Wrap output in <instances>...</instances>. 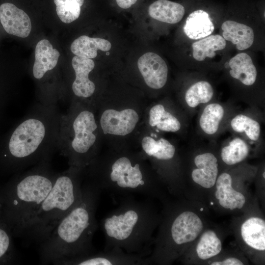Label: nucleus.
<instances>
[{
    "instance_id": "obj_1",
    "label": "nucleus",
    "mask_w": 265,
    "mask_h": 265,
    "mask_svg": "<svg viewBox=\"0 0 265 265\" xmlns=\"http://www.w3.org/2000/svg\"><path fill=\"white\" fill-rule=\"evenodd\" d=\"M61 115L56 106L35 105L0 136V175H14L50 161L57 149Z\"/></svg>"
},
{
    "instance_id": "obj_2",
    "label": "nucleus",
    "mask_w": 265,
    "mask_h": 265,
    "mask_svg": "<svg viewBox=\"0 0 265 265\" xmlns=\"http://www.w3.org/2000/svg\"><path fill=\"white\" fill-rule=\"evenodd\" d=\"M101 193L96 186L84 178L80 201L40 243L42 264L96 252L92 240L98 227L95 215Z\"/></svg>"
},
{
    "instance_id": "obj_3",
    "label": "nucleus",
    "mask_w": 265,
    "mask_h": 265,
    "mask_svg": "<svg viewBox=\"0 0 265 265\" xmlns=\"http://www.w3.org/2000/svg\"><path fill=\"white\" fill-rule=\"evenodd\" d=\"M50 161L17 173L0 187L1 219L13 236L23 237L39 206L52 188L57 175Z\"/></svg>"
},
{
    "instance_id": "obj_4",
    "label": "nucleus",
    "mask_w": 265,
    "mask_h": 265,
    "mask_svg": "<svg viewBox=\"0 0 265 265\" xmlns=\"http://www.w3.org/2000/svg\"><path fill=\"white\" fill-rule=\"evenodd\" d=\"M146 160L141 154L111 152L98 156L85 168V178L101 191L112 194L157 196V180Z\"/></svg>"
},
{
    "instance_id": "obj_5",
    "label": "nucleus",
    "mask_w": 265,
    "mask_h": 265,
    "mask_svg": "<svg viewBox=\"0 0 265 265\" xmlns=\"http://www.w3.org/2000/svg\"><path fill=\"white\" fill-rule=\"evenodd\" d=\"M158 218L148 199L121 196L118 206L101 220L106 251L113 247L143 257L149 255Z\"/></svg>"
},
{
    "instance_id": "obj_6",
    "label": "nucleus",
    "mask_w": 265,
    "mask_h": 265,
    "mask_svg": "<svg viewBox=\"0 0 265 265\" xmlns=\"http://www.w3.org/2000/svg\"><path fill=\"white\" fill-rule=\"evenodd\" d=\"M85 169L69 166L57 173L55 183L39 206L23 237L40 243L60 220L80 201Z\"/></svg>"
},
{
    "instance_id": "obj_7",
    "label": "nucleus",
    "mask_w": 265,
    "mask_h": 265,
    "mask_svg": "<svg viewBox=\"0 0 265 265\" xmlns=\"http://www.w3.org/2000/svg\"><path fill=\"white\" fill-rule=\"evenodd\" d=\"M94 107L73 102L61 115L57 149L69 166L85 169L98 156V123Z\"/></svg>"
},
{
    "instance_id": "obj_8",
    "label": "nucleus",
    "mask_w": 265,
    "mask_h": 265,
    "mask_svg": "<svg viewBox=\"0 0 265 265\" xmlns=\"http://www.w3.org/2000/svg\"><path fill=\"white\" fill-rule=\"evenodd\" d=\"M53 265H145L150 264L148 258L126 252L113 247L106 251L65 258L55 261Z\"/></svg>"
},
{
    "instance_id": "obj_9",
    "label": "nucleus",
    "mask_w": 265,
    "mask_h": 265,
    "mask_svg": "<svg viewBox=\"0 0 265 265\" xmlns=\"http://www.w3.org/2000/svg\"><path fill=\"white\" fill-rule=\"evenodd\" d=\"M139 119L138 112L133 108H108L102 111L99 122L105 134L125 136L135 130Z\"/></svg>"
},
{
    "instance_id": "obj_10",
    "label": "nucleus",
    "mask_w": 265,
    "mask_h": 265,
    "mask_svg": "<svg viewBox=\"0 0 265 265\" xmlns=\"http://www.w3.org/2000/svg\"><path fill=\"white\" fill-rule=\"evenodd\" d=\"M72 66L75 74L71 86L73 93L79 99L78 102L93 106L90 99L95 93L96 86L89 79V74L94 68V62L92 59L76 55L72 60Z\"/></svg>"
},
{
    "instance_id": "obj_11",
    "label": "nucleus",
    "mask_w": 265,
    "mask_h": 265,
    "mask_svg": "<svg viewBox=\"0 0 265 265\" xmlns=\"http://www.w3.org/2000/svg\"><path fill=\"white\" fill-rule=\"evenodd\" d=\"M137 64L148 87L159 89L165 85L168 78V67L159 55L154 53H146L139 58Z\"/></svg>"
},
{
    "instance_id": "obj_12",
    "label": "nucleus",
    "mask_w": 265,
    "mask_h": 265,
    "mask_svg": "<svg viewBox=\"0 0 265 265\" xmlns=\"http://www.w3.org/2000/svg\"><path fill=\"white\" fill-rule=\"evenodd\" d=\"M0 24L6 33L19 37H27L31 30L27 14L10 2L0 5Z\"/></svg>"
},
{
    "instance_id": "obj_13",
    "label": "nucleus",
    "mask_w": 265,
    "mask_h": 265,
    "mask_svg": "<svg viewBox=\"0 0 265 265\" xmlns=\"http://www.w3.org/2000/svg\"><path fill=\"white\" fill-rule=\"evenodd\" d=\"M194 163L196 168L191 172L193 181L204 188L212 187L218 173L216 157L210 152L201 153L195 156Z\"/></svg>"
},
{
    "instance_id": "obj_14",
    "label": "nucleus",
    "mask_w": 265,
    "mask_h": 265,
    "mask_svg": "<svg viewBox=\"0 0 265 265\" xmlns=\"http://www.w3.org/2000/svg\"><path fill=\"white\" fill-rule=\"evenodd\" d=\"M59 52L53 48L47 39L39 41L35 47V61L32 68L33 77L41 80L46 73L52 70L57 65Z\"/></svg>"
},
{
    "instance_id": "obj_15",
    "label": "nucleus",
    "mask_w": 265,
    "mask_h": 265,
    "mask_svg": "<svg viewBox=\"0 0 265 265\" xmlns=\"http://www.w3.org/2000/svg\"><path fill=\"white\" fill-rule=\"evenodd\" d=\"M141 144L143 157L146 159H151L154 164L170 161L175 157V146L164 138L157 140L152 136H145L142 139Z\"/></svg>"
},
{
    "instance_id": "obj_16",
    "label": "nucleus",
    "mask_w": 265,
    "mask_h": 265,
    "mask_svg": "<svg viewBox=\"0 0 265 265\" xmlns=\"http://www.w3.org/2000/svg\"><path fill=\"white\" fill-rule=\"evenodd\" d=\"M221 28L223 37L236 46L238 50L250 48L254 40L253 29L250 26L237 22L228 20L224 22Z\"/></svg>"
},
{
    "instance_id": "obj_17",
    "label": "nucleus",
    "mask_w": 265,
    "mask_h": 265,
    "mask_svg": "<svg viewBox=\"0 0 265 265\" xmlns=\"http://www.w3.org/2000/svg\"><path fill=\"white\" fill-rule=\"evenodd\" d=\"M214 26L209 14L199 9L194 11L187 17L184 26V31L190 39L197 40L210 35Z\"/></svg>"
},
{
    "instance_id": "obj_18",
    "label": "nucleus",
    "mask_w": 265,
    "mask_h": 265,
    "mask_svg": "<svg viewBox=\"0 0 265 265\" xmlns=\"http://www.w3.org/2000/svg\"><path fill=\"white\" fill-rule=\"evenodd\" d=\"M185 9L182 4L168 0H157L148 8L151 17L157 21L168 24H176L183 18Z\"/></svg>"
},
{
    "instance_id": "obj_19",
    "label": "nucleus",
    "mask_w": 265,
    "mask_h": 265,
    "mask_svg": "<svg viewBox=\"0 0 265 265\" xmlns=\"http://www.w3.org/2000/svg\"><path fill=\"white\" fill-rule=\"evenodd\" d=\"M231 76L245 85L250 86L256 81L257 72L251 57L246 53L237 54L229 61Z\"/></svg>"
},
{
    "instance_id": "obj_20",
    "label": "nucleus",
    "mask_w": 265,
    "mask_h": 265,
    "mask_svg": "<svg viewBox=\"0 0 265 265\" xmlns=\"http://www.w3.org/2000/svg\"><path fill=\"white\" fill-rule=\"evenodd\" d=\"M241 235L243 241L252 248L260 251L265 250V221L264 219L252 217L242 224Z\"/></svg>"
},
{
    "instance_id": "obj_21",
    "label": "nucleus",
    "mask_w": 265,
    "mask_h": 265,
    "mask_svg": "<svg viewBox=\"0 0 265 265\" xmlns=\"http://www.w3.org/2000/svg\"><path fill=\"white\" fill-rule=\"evenodd\" d=\"M149 125L164 132H176L181 129L178 118L167 111L162 104L153 106L148 113Z\"/></svg>"
},
{
    "instance_id": "obj_22",
    "label": "nucleus",
    "mask_w": 265,
    "mask_h": 265,
    "mask_svg": "<svg viewBox=\"0 0 265 265\" xmlns=\"http://www.w3.org/2000/svg\"><path fill=\"white\" fill-rule=\"evenodd\" d=\"M111 48V44L106 39L82 35L72 42L70 49L77 56L92 59L97 56L98 50L107 52Z\"/></svg>"
},
{
    "instance_id": "obj_23",
    "label": "nucleus",
    "mask_w": 265,
    "mask_h": 265,
    "mask_svg": "<svg viewBox=\"0 0 265 265\" xmlns=\"http://www.w3.org/2000/svg\"><path fill=\"white\" fill-rule=\"evenodd\" d=\"M215 184V197L223 208L233 210L237 208V201L245 199L242 193L233 188L232 178L229 174H221L216 179Z\"/></svg>"
},
{
    "instance_id": "obj_24",
    "label": "nucleus",
    "mask_w": 265,
    "mask_h": 265,
    "mask_svg": "<svg viewBox=\"0 0 265 265\" xmlns=\"http://www.w3.org/2000/svg\"><path fill=\"white\" fill-rule=\"evenodd\" d=\"M224 114V108L220 104L213 103L205 106L199 120L202 131L208 135L215 134L219 130Z\"/></svg>"
},
{
    "instance_id": "obj_25",
    "label": "nucleus",
    "mask_w": 265,
    "mask_h": 265,
    "mask_svg": "<svg viewBox=\"0 0 265 265\" xmlns=\"http://www.w3.org/2000/svg\"><path fill=\"white\" fill-rule=\"evenodd\" d=\"M226 40L220 35H211L192 44L193 57L197 61H203L206 57L215 56V52L224 49Z\"/></svg>"
},
{
    "instance_id": "obj_26",
    "label": "nucleus",
    "mask_w": 265,
    "mask_h": 265,
    "mask_svg": "<svg viewBox=\"0 0 265 265\" xmlns=\"http://www.w3.org/2000/svg\"><path fill=\"white\" fill-rule=\"evenodd\" d=\"M249 153V147L246 142L240 137H236L222 147L221 158L227 165H232L244 160Z\"/></svg>"
},
{
    "instance_id": "obj_27",
    "label": "nucleus",
    "mask_w": 265,
    "mask_h": 265,
    "mask_svg": "<svg viewBox=\"0 0 265 265\" xmlns=\"http://www.w3.org/2000/svg\"><path fill=\"white\" fill-rule=\"evenodd\" d=\"M213 96L212 85L207 81L202 80L189 87L186 92L185 100L188 107L194 108L200 105L209 103Z\"/></svg>"
},
{
    "instance_id": "obj_28",
    "label": "nucleus",
    "mask_w": 265,
    "mask_h": 265,
    "mask_svg": "<svg viewBox=\"0 0 265 265\" xmlns=\"http://www.w3.org/2000/svg\"><path fill=\"white\" fill-rule=\"evenodd\" d=\"M12 234L7 225L0 220V265H13L17 260L12 240Z\"/></svg>"
},
{
    "instance_id": "obj_29",
    "label": "nucleus",
    "mask_w": 265,
    "mask_h": 265,
    "mask_svg": "<svg viewBox=\"0 0 265 265\" xmlns=\"http://www.w3.org/2000/svg\"><path fill=\"white\" fill-rule=\"evenodd\" d=\"M221 249L220 239L213 231L209 230L202 235L196 250L200 259L206 260L218 255Z\"/></svg>"
},
{
    "instance_id": "obj_30",
    "label": "nucleus",
    "mask_w": 265,
    "mask_h": 265,
    "mask_svg": "<svg viewBox=\"0 0 265 265\" xmlns=\"http://www.w3.org/2000/svg\"><path fill=\"white\" fill-rule=\"evenodd\" d=\"M230 125L234 131L244 133L250 140L256 141L260 137L261 127L259 123L245 114L236 115L231 120Z\"/></svg>"
},
{
    "instance_id": "obj_31",
    "label": "nucleus",
    "mask_w": 265,
    "mask_h": 265,
    "mask_svg": "<svg viewBox=\"0 0 265 265\" xmlns=\"http://www.w3.org/2000/svg\"><path fill=\"white\" fill-rule=\"evenodd\" d=\"M57 15L63 23L69 24L80 16L84 0H53Z\"/></svg>"
},
{
    "instance_id": "obj_32",
    "label": "nucleus",
    "mask_w": 265,
    "mask_h": 265,
    "mask_svg": "<svg viewBox=\"0 0 265 265\" xmlns=\"http://www.w3.org/2000/svg\"><path fill=\"white\" fill-rule=\"evenodd\" d=\"M0 68V125L9 106L10 80L6 71Z\"/></svg>"
},
{
    "instance_id": "obj_33",
    "label": "nucleus",
    "mask_w": 265,
    "mask_h": 265,
    "mask_svg": "<svg viewBox=\"0 0 265 265\" xmlns=\"http://www.w3.org/2000/svg\"><path fill=\"white\" fill-rule=\"evenodd\" d=\"M243 264L239 259L236 258H229L222 261L214 262L212 265H242Z\"/></svg>"
},
{
    "instance_id": "obj_34",
    "label": "nucleus",
    "mask_w": 265,
    "mask_h": 265,
    "mask_svg": "<svg viewBox=\"0 0 265 265\" xmlns=\"http://www.w3.org/2000/svg\"><path fill=\"white\" fill-rule=\"evenodd\" d=\"M137 0H116L119 7L122 9H128L134 4Z\"/></svg>"
},
{
    "instance_id": "obj_35",
    "label": "nucleus",
    "mask_w": 265,
    "mask_h": 265,
    "mask_svg": "<svg viewBox=\"0 0 265 265\" xmlns=\"http://www.w3.org/2000/svg\"><path fill=\"white\" fill-rule=\"evenodd\" d=\"M2 217V210H1V206L0 203V220L1 219Z\"/></svg>"
},
{
    "instance_id": "obj_36",
    "label": "nucleus",
    "mask_w": 265,
    "mask_h": 265,
    "mask_svg": "<svg viewBox=\"0 0 265 265\" xmlns=\"http://www.w3.org/2000/svg\"><path fill=\"white\" fill-rule=\"evenodd\" d=\"M224 66L226 68H229V63L228 62H226L224 64Z\"/></svg>"
},
{
    "instance_id": "obj_37",
    "label": "nucleus",
    "mask_w": 265,
    "mask_h": 265,
    "mask_svg": "<svg viewBox=\"0 0 265 265\" xmlns=\"http://www.w3.org/2000/svg\"><path fill=\"white\" fill-rule=\"evenodd\" d=\"M263 178L265 179V172H264L263 173Z\"/></svg>"
}]
</instances>
